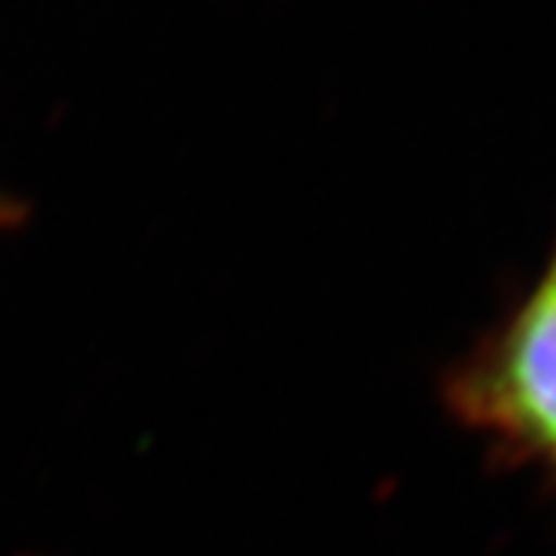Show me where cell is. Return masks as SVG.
I'll use <instances>...</instances> for the list:
<instances>
[{"label": "cell", "mask_w": 556, "mask_h": 556, "mask_svg": "<svg viewBox=\"0 0 556 556\" xmlns=\"http://www.w3.org/2000/svg\"><path fill=\"white\" fill-rule=\"evenodd\" d=\"M501 457L556 482V285L538 276L445 387Z\"/></svg>", "instance_id": "cell-1"}, {"label": "cell", "mask_w": 556, "mask_h": 556, "mask_svg": "<svg viewBox=\"0 0 556 556\" xmlns=\"http://www.w3.org/2000/svg\"><path fill=\"white\" fill-rule=\"evenodd\" d=\"M20 204H13V201L7 199V195H0V229H7V226H13L16 219H20Z\"/></svg>", "instance_id": "cell-2"}, {"label": "cell", "mask_w": 556, "mask_h": 556, "mask_svg": "<svg viewBox=\"0 0 556 556\" xmlns=\"http://www.w3.org/2000/svg\"><path fill=\"white\" fill-rule=\"evenodd\" d=\"M541 276L551 278L556 285V236H554V244H551V254H547V263H544V269H541Z\"/></svg>", "instance_id": "cell-3"}]
</instances>
